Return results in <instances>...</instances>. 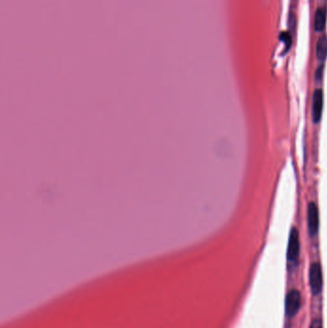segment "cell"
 I'll return each mask as SVG.
<instances>
[{"mask_svg": "<svg viewBox=\"0 0 327 328\" xmlns=\"http://www.w3.org/2000/svg\"><path fill=\"white\" fill-rule=\"evenodd\" d=\"M301 305V295L296 290H292L287 294L285 300V313L287 317L292 318L297 311L299 310Z\"/></svg>", "mask_w": 327, "mask_h": 328, "instance_id": "cell-5", "label": "cell"}, {"mask_svg": "<svg viewBox=\"0 0 327 328\" xmlns=\"http://www.w3.org/2000/svg\"><path fill=\"white\" fill-rule=\"evenodd\" d=\"M310 328H323V326H322V322L320 320H314L311 324Z\"/></svg>", "mask_w": 327, "mask_h": 328, "instance_id": "cell-8", "label": "cell"}, {"mask_svg": "<svg viewBox=\"0 0 327 328\" xmlns=\"http://www.w3.org/2000/svg\"><path fill=\"white\" fill-rule=\"evenodd\" d=\"M327 24V13L326 10L323 8H320L317 10L315 15V31L316 32H322L325 30Z\"/></svg>", "mask_w": 327, "mask_h": 328, "instance_id": "cell-6", "label": "cell"}, {"mask_svg": "<svg viewBox=\"0 0 327 328\" xmlns=\"http://www.w3.org/2000/svg\"><path fill=\"white\" fill-rule=\"evenodd\" d=\"M311 291L314 294H319L323 288V272L319 263L315 262L311 265L309 271Z\"/></svg>", "mask_w": 327, "mask_h": 328, "instance_id": "cell-1", "label": "cell"}, {"mask_svg": "<svg viewBox=\"0 0 327 328\" xmlns=\"http://www.w3.org/2000/svg\"><path fill=\"white\" fill-rule=\"evenodd\" d=\"M299 250H300V244H299V235L296 227H292L289 235V241H288V251H287V258L290 262H296L298 256H299Z\"/></svg>", "mask_w": 327, "mask_h": 328, "instance_id": "cell-2", "label": "cell"}, {"mask_svg": "<svg viewBox=\"0 0 327 328\" xmlns=\"http://www.w3.org/2000/svg\"><path fill=\"white\" fill-rule=\"evenodd\" d=\"M317 58L318 61L324 63L327 58V37L322 36L317 42Z\"/></svg>", "mask_w": 327, "mask_h": 328, "instance_id": "cell-7", "label": "cell"}, {"mask_svg": "<svg viewBox=\"0 0 327 328\" xmlns=\"http://www.w3.org/2000/svg\"><path fill=\"white\" fill-rule=\"evenodd\" d=\"M324 109V91L322 88H317L313 93L312 98V118L315 123L322 119Z\"/></svg>", "mask_w": 327, "mask_h": 328, "instance_id": "cell-3", "label": "cell"}, {"mask_svg": "<svg viewBox=\"0 0 327 328\" xmlns=\"http://www.w3.org/2000/svg\"><path fill=\"white\" fill-rule=\"evenodd\" d=\"M319 209L317 205L314 202H311L308 205L307 208V226H308V232L311 237H314L317 235L319 230V224H320V218H319Z\"/></svg>", "mask_w": 327, "mask_h": 328, "instance_id": "cell-4", "label": "cell"}, {"mask_svg": "<svg viewBox=\"0 0 327 328\" xmlns=\"http://www.w3.org/2000/svg\"><path fill=\"white\" fill-rule=\"evenodd\" d=\"M322 75H323V67H321L320 69L317 70V73H316V79H317V81L322 79Z\"/></svg>", "mask_w": 327, "mask_h": 328, "instance_id": "cell-9", "label": "cell"}]
</instances>
